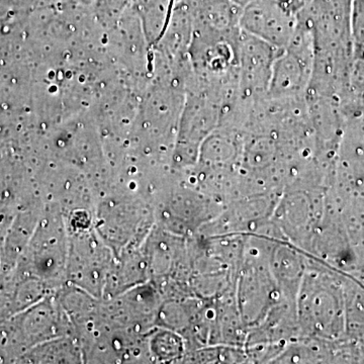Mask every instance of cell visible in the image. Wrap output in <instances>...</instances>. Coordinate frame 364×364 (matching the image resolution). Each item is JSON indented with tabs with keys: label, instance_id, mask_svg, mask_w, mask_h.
<instances>
[{
	"label": "cell",
	"instance_id": "6da1fadb",
	"mask_svg": "<svg viewBox=\"0 0 364 364\" xmlns=\"http://www.w3.org/2000/svg\"><path fill=\"white\" fill-rule=\"evenodd\" d=\"M154 222L148 200L122 188L102 191L95 196L93 227L117 257L143 245Z\"/></svg>",
	"mask_w": 364,
	"mask_h": 364
},
{
	"label": "cell",
	"instance_id": "7a4b0ae2",
	"mask_svg": "<svg viewBox=\"0 0 364 364\" xmlns=\"http://www.w3.org/2000/svg\"><path fill=\"white\" fill-rule=\"evenodd\" d=\"M69 233L63 213L45 203L37 228L14 272L42 280L54 291L66 284Z\"/></svg>",
	"mask_w": 364,
	"mask_h": 364
},
{
	"label": "cell",
	"instance_id": "3957f363",
	"mask_svg": "<svg viewBox=\"0 0 364 364\" xmlns=\"http://www.w3.org/2000/svg\"><path fill=\"white\" fill-rule=\"evenodd\" d=\"M314 57L313 33L298 16V26L291 42L280 50L273 64L267 98L289 100L305 97L312 79Z\"/></svg>",
	"mask_w": 364,
	"mask_h": 364
},
{
	"label": "cell",
	"instance_id": "277c9868",
	"mask_svg": "<svg viewBox=\"0 0 364 364\" xmlns=\"http://www.w3.org/2000/svg\"><path fill=\"white\" fill-rule=\"evenodd\" d=\"M116 256L98 236L95 227L69 234L66 284L102 299Z\"/></svg>",
	"mask_w": 364,
	"mask_h": 364
},
{
	"label": "cell",
	"instance_id": "5b68a950",
	"mask_svg": "<svg viewBox=\"0 0 364 364\" xmlns=\"http://www.w3.org/2000/svg\"><path fill=\"white\" fill-rule=\"evenodd\" d=\"M280 50L242 32L238 46L239 98L246 104L265 100L273 64Z\"/></svg>",
	"mask_w": 364,
	"mask_h": 364
},
{
	"label": "cell",
	"instance_id": "8992f818",
	"mask_svg": "<svg viewBox=\"0 0 364 364\" xmlns=\"http://www.w3.org/2000/svg\"><path fill=\"white\" fill-rule=\"evenodd\" d=\"M296 26L298 14L289 13L272 0H252L242 7V32L277 49H284L289 44Z\"/></svg>",
	"mask_w": 364,
	"mask_h": 364
},
{
	"label": "cell",
	"instance_id": "52a82bcc",
	"mask_svg": "<svg viewBox=\"0 0 364 364\" xmlns=\"http://www.w3.org/2000/svg\"><path fill=\"white\" fill-rule=\"evenodd\" d=\"M242 6L233 0H195L193 28L214 33L240 31Z\"/></svg>",
	"mask_w": 364,
	"mask_h": 364
},
{
	"label": "cell",
	"instance_id": "ba28073f",
	"mask_svg": "<svg viewBox=\"0 0 364 364\" xmlns=\"http://www.w3.org/2000/svg\"><path fill=\"white\" fill-rule=\"evenodd\" d=\"M80 344L75 337L60 336L28 349L18 363H83Z\"/></svg>",
	"mask_w": 364,
	"mask_h": 364
},
{
	"label": "cell",
	"instance_id": "9c48e42d",
	"mask_svg": "<svg viewBox=\"0 0 364 364\" xmlns=\"http://www.w3.org/2000/svg\"><path fill=\"white\" fill-rule=\"evenodd\" d=\"M182 342L178 335L167 331H151L149 348L153 360H171L182 353Z\"/></svg>",
	"mask_w": 364,
	"mask_h": 364
},
{
	"label": "cell",
	"instance_id": "30bf717a",
	"mask_svg": "<svg viewBox=\"0 0 364 364\" xmlns=\"http://www.w3.org/2000/svg\"><path fill=\"white\" fill-rule=\"evenodd\" d=\"M350 37L354 58L364 62V0H352Z\"/></svg>",
	"mask_w": 364,
	"mask_h": 364
},
{
	"label": "cell",
	"instance_id": "8fae6325",
	"mask_svg": "<svg viewBox=\"0 0 364 364\" xmlns=\"http://www.w3.org/2000/svg\"><path fill=\"white\" fill-rule=\"evenodd\" d=\"M275 4H279L282 9H286L289 13L298 14L299 11L303 9V0H272Z\"/></svg>",
	"mask_w": 364,
	"mask_h": 364
},
{
	"label": "cell",
	"instance_id": "7c38bea8",
	"mask_svg": "<svg viewBox=\"0 0 364 364\" xmlns=\"http://www.w3.org/2000/svg\"><path fill=\"white\" fill-rule=\"evenodd\" d=\"M234 2H236L237 4L243 7L245 6L246 4H249V2L252 1V0H233Z\"/></svg>",
	"mask_w": 364,
	"mask_h": 364
}]
</instances>
